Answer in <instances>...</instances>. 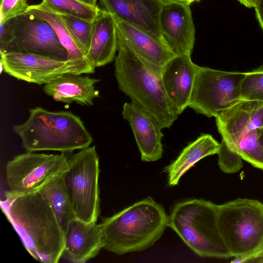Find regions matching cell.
I'll return each mask as SVG.
<instances>
[{"label": "cell", "instance_id": "6da1fadb", "mask_svg": "<svg viewBox=\"0 0 263 263\" xmlns=\"http://www.w3.org/2000/svg\"><path fill=\"white\" fill-rule=\"evenodd\" d=\"M1 208L30 255L43 263L62 258L64 233L46 197L40 192L15 195L8 191Z\"/></svg>", "mask_w": 263, "mask_h": 263}, {"label": "cell", "instance_id": "7a4b0ae2", "mask_svg": "<svg viewBox=\"0 0 263 263\" xmlns=\"http://www.w3.org/2000/svg\"><path fill=\"white\" fill-rule=\"evenodd\" d=\"M169 216L151 197L141 200L99 224L103 249L118 255L152 246L168 227Z\"/></svg>", "mask_w": 263, "mask_h": 263}, {"label": "cell", "instance_id": "3957f363", "mask_svg": "<svg viewBox=\"0 0 263 263\" xmlns=\"http://www.w3.org/2000/svg\"><path fill=\"white\" fill-rule=\"evenodd\" d=\"M118 51L114 67L119 90L154 117L163 128L170 127L179 115L166 94L161 72L140 58L118 36Z\"/></svg>", "mask_w": 263, "mask_h": 263}, {"label": "cell", "instance_id": "277c9868", "mask_svg": "<svg viewBox=\"0 0 263 263\" xmlns=\"http://www.w3.org/2000/svg\"><path fill=\"white\" fill-rule=\"evenodd\" d=\"M29 112L24 123L12 127L27 152L71 153L90 146L93 142L81 118L70 111H51L38 106Z\"/></svg>", "mask_w": 263, "mask_h": 263}, {"label": "cell", "instance_id": "5b68a950", "mask_svg": "<svg viewBox=\"0 0 263 263\" xmlns=\"http://www.w3.org/2000/svg\"><path fill=\"white\" fill-rule=\"evenodd\" d=\"M168 227L201 257H232L218 224V205L202 199L177 203L169 216Z\"/></svg>", "mask_w": 263, "mask_h": 263}, {"label": "cell", "instance_id": "8992f818", "mask_svg": "<svg viewBox=\"0 0 263 263\" xmlns=\"http://www.w3.org/2000/svg\"><path fill=\"white\" fill-rule=\"evenodd\" d=\"M218 224L225 244L234 259L246 260L263 251V203L237 198L218 205Z\"/></svg>", "mask_w": 263, "mask_h": 263}, {"label": "cell", "instance_id": "52a82bcc", "mask_svg": "<svg viewBox=\"0 0 263 263\" xmlns=\"http://www.w3.org/2000/svg\"><path fill=\"white\" fill-rule=\"evenodd\" d=\"M67 168L63 174L76 218L97 222L100 213L99 158L95 146L67 155Z\"/></svg>", "mask_w": 263, "mask_h": 263}, {"label": "cell", "instance_id": "ba28073f", "mask_svg": "<svg viewBox=\"0 0 263 263\" xmlns=\"http://www.w3.org/2000/svg\"><path fill=\"white\" fill-rule=\"evenodd\" d=\"M245 74L198 66L189 107L197 114L215 118L241 100L240 85Z\"/></svg>", "mask_w": 263, "mask_h": 263}, {"label": "cell", "instance_id": "9c48e42d", "mask_svg": "<svg viewBox=\"0 0 263 263\" xmlns=\"http://www.w3.org/2000/svg\"><path fill=\"white\" fill-rule=\"evenodd\" d=\"M66 153L45 154L27 152L14 156L6 165V176L13 195H21L39 191L54 177L67 168Z\"/></svg>", "mask_w": 263, "mask_h": 263}, {"label": "cell", "instance_id": "30bf717a", "mask_svg": "<svg viewBox=\"0 0 263 263\" xmlns=\"http://www.w3.org/2000/svg\"><path fill=\"white\" fill-rule=\"evenodd\" d=\"M11 37L5 52L35 54L68 60L66 49L46 21L30 12L10 20Z\"/></svg>", "mask_w": 263, "mask_h": 263}, {"label": "cell", "instance_id": "8fae6325", "mask_svg": "<svg viewBox=\"0 0 263 263\" xmlns=\"http://www.w3.org/2000/svg\"><path fill=\"white\" fill-rule=\"evenodd\" d=\"M1 73L3 70L17 80L38 85L48 84L64 73L76 74L68 60L22 52L1 53Z\"/></svg>", "mask_w": 263, "mask_h": 263}, {"label": "cell", "instance_id": "7c38bea8", "mask_svg": "<svg viewBox=\"0 0 263 263\" xmlns=\"http://www.w3.org/2000/svg\"><path fill=\"white\" fill-rule=\"evenodd\" d=\"M191 4L180 0H166L160 14L163 39L175 55L192 54L195 29Z\"/></svg>", "mask_w": 263, "mask_h": 263}, {"label": "cell", "instance_id": "4fadbf2b", "mask_svg": "<svg viewBox=\"0 0 263 263\" xmlns=\"http://www.w3.org/2000/svg\"><path fill=\"white\" fill-rule=\"evenodd\" d=\"M166 0H99L103 9L165 43L160 14Z\"/></svg>", "mask_w": 263, "mask_h": 263}, {"label": "cell", "instance_id": "5bb4252c", "mask_svg": "<svg viewBox=\"0 0 263 263\" xmlns=\"http://www.w3.org/2000/svg\"><path fill=\"white\" fill-rule=\"evenodd\" d=\"M197 66L191 54L175 55L163 67L161 77L166 94L179 115L189 106Z\"/></svg>", "mask_w": 263, "mask_h": 263}, {"label": "cell", "instance_id": "9a60e30c", "mask_svg": "<svg viewBox=\"0 0 263 263\" xmlns=\"http://www.w3.org/2000/svg\"><path fill=\"white\" fill-rule=\"evenodd\" d=\"M122 116L129 123L143 161H156L162 156L163 129L157 120L136 104L123 106Z\"/></svg>", "mask_w": 263, "mask_h": 263}, {"label": "cell", "instance_id": "2e32d148", "mask_svg": "<svg viewBox=\"0 0 263 263\" xmlns=\"http://www.w3.org/2000/svg\"><path fill=\"white\" fill-rule=\"evenodd\" d=\"M103 249L101 231L97 222L77 218L69 222L64 234L62 257L74 263H84L96 257Z\"/></svg>", "mask_w": 263, "mask_h": 263}, {"label": "cell", "instance_id": "e0dca14e", "mask_svg": "<svg viewBox=\"0 0 263 263\" xmlns=\"http://www.w3.org/2000/svg\"><path fill=\"white\" fill-rule=\"evenodd\" d=\"M114 18L118 36L154 69L161 72L163 66L175 55L163 42L125 21Z\"/></svg>", "mask_w": 263, "mask_h": 263}, {"label": "cell", "instance_id": "ac0fdd59", "mask_svg": "<svg viewBox=\"0 0 263 263\" xmlns=\"http://www.w3.org/2000/svg\"><path fill=\"white\" fill-rule=\"evenodd\" d=\"M99 81L88 76L66 73L44 85L43 89L55 101L91 106L93 100L99 97V91L95 87Z\"/></svg>", "mask_w": 263, "mask_h": 263}, {"label": "cell", "instance_id": "d6986e66", "mask_svg": "<svg viewBox=\"0 0 263 263\" xmlns=\"http://www.w3.org/2000/svg\"><path fill=\"white\" fill-rule=\"evenodd\" d=\"M118 51V33L114 16L104 9L93 21L90 44L86 57L95 68L111 63Z\"/></svg>", "mask_w": 263, "mask_h": 263}, {"label": "cell", "instance_id": "ffe728a7", "mask_svg": "<svg viewBox=\"0 0 263 263\" xmlns=\"http://www.w3.org/2000/svg\"><path fill=\"white\" fill-rule=\"evenodd\" d=\"M26 12L34 14L50 24L61 43L66 49L68 60L73 64L77 74H91L95 72L96 68L79 47L59 13L47 7L42 3L29 6Z\"/></svg>", "mask_w": 263, "mask_h": 263}, {"label": "cell", "instance_id": "44dd1931", "mask_svg": "<svg viewBox=\"0 0 263 263\" xmlns=\"http://www.w3.org/2000/svg\"><path fill=\"white\" fill-rule=\"evenodd\" d=\"M220 144L212 135L202 134L188 144L178 157L164 168L170 186L177 185L181 178L202 158L217 154Z\"/></svg>", "mask_w": 263, "mask_h": 263}, {"label": "cell", "instance_id": "7402d4cb", "mask_svg": "<svg viewBox=\"0 0 263 263\" xmlns=\"http://www.w3.org/2000/svg\"><path fill=\"white\" fill-rule=\"evenodd\" d=\"M255 103V101L240 100L215 117L222 140L231 149L249 132L251 115Z\"/></svg>", "mask_w": 263, "mask_h": 263}, {"label": "cell", "instance_id": "603a6c76", "mask_svg": "<svg viewBox=\"0 0 263 263\" xmlns=\"http://www.w3.org/2000/svg\"><path fill=\"white\" fill-rule=\"evenodd\" d=\"M63 174L52 178L39 191L48 200L65 234L69 222L76 217Z\"/></svg>", "mask_w": 263, "mask_h": 263}, {"label": "cell", "instance_id": "cb8c5ba5", "mask_svg": "<svg viewBox=\"0 0 263 263\" xmlns=\"http://www.w3.org/2000/svg\"><path fill=\"white\" fill-rule=\"evenodd\" d=\"M47 7L60 14L93 21L101 9L83 3L78 0H42Z\"/></svg>", "mask_w": 263, "mask_h": 263}, {"label": "cell", "instance_id": "d4e9b609", "mask_svg": "<svg viewBox=\"0 0 263 263\" xmlns=\"http://www.w3.org/2000/svg\"><path fill=\"white\" fill-rule=\"evenodd\" d=\"M232 150L243 160L263 171V151L258 139V129L247 133L238 141Z\"/></svg>", "mask_w": 263, "mask_h": 263}, {"label": "cell", "instance_id": "484cf974", "mask_svg": "<svg viewBox=\"0 0 263 263\" xmlns=\"http://www.w3.org/2000/svg\"><path fill=\"white\" fill-rule=\"evenodd\" d=\"M59 14L73 38L86 56L90 44L93 21Z\"/></svg>", "mask_w": 263, "mask_h": 263}, {"label": "cell", "instance_id": "4316f807", "mask_svg": "<svg viewBox=\"0 0 263 263\" xmlns=\"http://www.w3.org/2000/svg\"><path fill=\"white\" fill-rule=\"evenodd\" d=\"M240 94L241 100L263 102V66L245 72Z\"/></svg>", "mask_w": 263, "mask_h": 263}, {"label": "cell", "instance_id": "83f0119b", "mask_svg": "<svg viewBox=\"0 0 263 263\" xmlns=\"http://www.w3.org/2000/svg\"><path fill=\"white\" fill-rule=\"evenodd\" d=\"M218 153V164L220 169L225 173L233 174L238 172L243 166L242 159L235 151L221 140Z\"/></svg>", "mask_w": 263, "mask_h": 263}, {"label": "cell", "instance_id": "f1b7e54d", "mask_svg": "<svg viewBox=\"0 0 263 263\" xmlns=\"http://www.w3.org/2000/svg\"><path fill=\"white\" fill-rule=\"evenodd\" d=\"M28 0H1L0 24L24 14L29 6Z\"/></svg>", "mask_w": 263, "mask_h": 263}, {"label": "cell", "instance_id": "f546056e", "mask_svg": "<svg viewBox=\"0 0 263 263\" xmlns=\"http://www.w3.org/2000/svg\"><path fill=\"white\" fill-rule=\"evenodd\" d=\"M262 128H263V102L255 101L251 112L249 132Z\"/></svg>", "mask_w": 263, "mask_h": 263}, {"label": "cell", "instance_id": "4dcf8cb0", "mask_svg": "<svg viewBox=\"0 0 263 263\" xmlns=\"http://www.w3.org/2000/svg\"><path fill=\"white\" fill-rule=\"evenodd\" d=\"M254 9L256 18L263 31V0H256Z\"/></svg>", "mask_w": 263, "mask_h": 263}, {"label": "cell", "instance_id": "1f68e13d", "mask_svg": "<svg viewBox=\"0 0 263 263\" xmlns=\"http://www.w3.org/2000/svg\"><path fill=\"white\" fill-rule=\"evenodd\" d=\"M241 4H242L245 7L251 8H254L255 6L256 0H237Z\"/></svg>", "mask_w": 263, "mask_h": 263}, {"label": "cell", "instance_id": "d6a6232c", "mask_svg": "<svg viewBox=\"0 0 263 263\" xmlns=\"http://www.w3.org/2000/svg\"><path fill=\"white\" fill-rule=\"evenodd\" d=\"M83 3H84L87 5L90 6H92L93 7H98L97 5V0H78Z\"/></svg>", "mask_w": 263, "mask_h": 263}, {"label": "cell", "instance_id": "836d02e7", "mask_svg": "<svg viewBox=\"0 0 263 263\" xmlns=\"http://www.w3.org/2000/svg\"><path fill=\"white\" fill-rule=\"evenodd\" d=\"M258 139L263 151V128L258 129Z\"/></svg>", "mask_w": 263, "mask_h": 263}, {"label": "cell", "instance_id": "e575fe53", "mask_svg": "<svg viewBox=\"0 0 263 263\" xmlns=\"http://www.w3.org/2000/svg\"><path fill=\"white\" fill-rule=\"evenodd\" d=\"M180 1H186V2H187L190 3V4H191L194 2H198L200 0H180Z\"/></svg>", "mask_w": 263, "mask_h": 263}, {"label": "cell", "instance_id": "d590c367", "mask_svg": "<svg viewBox=\"0 0 263 263\" xmlns=\"http://www.w3.org/2000/svg\"><path fill=\"white\" fill-rule=\"evenodd\" d=\"M258 254H262L263 255V251H261L260 253H259ZM258 255V254H257ZM254 257V256H253Z\"/></svg>", "mask_w": 263, "mask_h": 263}]
</instances>
